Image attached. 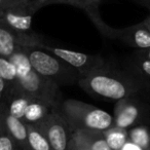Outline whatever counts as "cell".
Here are the masks:
<instances>
[{
	"label": "cell",
	"instance_id": "1",
	"mask_svg": "<svg viewBox=\"0 0 150 150\" xmlns=\"http://www.w3.org/2000/svg\"><path fill=\"white\" fill-rule=\"evenodd\" d=\"M78 86L88 95L107 101H119L134 95L150 96V86L131 71L107 64L79 78Z\"/></svg>",
	"mask_w": 150,
	"mask_h": 150
},
{
	"label": "cell",
	"instance_id": "17",
	"mask_svg": "<svg viewBox=\"0 0 150 150\" xmlns=\"http://www.w3.org/2000/svg\"><path fill=\"white\" fill-rule=\"evenodd\" d=\"M129 140L144 150H150V129L147 125H140L129 131Z\"/></svg>",
	"mask_w": 150,
	"mask_h": 150
},
{
	"label": "cell",
	"instance_id": "24",
	"mask_svg": "<svg viewBox=\"0 0 150 150\" xmlns=\"http://www.w3.org/2000/svg\"><path fill=\"white\" fill-rule=\"evenodd\" d=\"M134 1H136V2L140 3V4L144 5V6L148 7L150 9V0H134Z\"/></svg>",
	"mask_w": 150,
	"mask_h": 150
},
{
	"label": "cell",
	"instance_id": "10",
	"mask_svg": "<svg viewBox=\"0 0 150 150\" xmlns=\"http://www.w3.org/2000/svg\"><path fill=\"white\" fill-rule=\"evenodd\" d=\"M32 100H33L32 97L22 92L19 88V86H17L6 95L3 102L6 105L9 114L13 115L16 118L23 120L28 105L30 104Z\"/></svg>",
	"mask_w": 150,
	"mask_h": 150
},
{
	"label": "cell",
	"instance_id": "25",
	"mask_svg": "<svg viewBox=\"0 0 150 150\" xmlns=\"http://www.w3.org/2000/svg\"><path fill=\"white\" fill-rule=\"evenodd\" d=\"M144 23H145L146 24V25H147L148 26V28H149V29H150V22L149 21H147V20H144Z\"/></svg>",
	"mask_w": 150,
	"mask_h": 150
},
{
	"label": "cell",
	"instance_id": "9",
	"mask_svg": "<svg viewBox=\"0 0 150 150\" xmlns=\"http://www.w3.org/2000/svg\"><path fill=\"white\" fill-rule=\"evenodd\" d=\"M110 38L120 40L137 50L150 47V29L144 21L123 29H112Z\"/></svg>",
	"mask_w": 150,
	"mask_h": 150
},
{
	"label": "cell",
	"instance_id": "27",
	"mask_svg": "<svg viewBox=\"0 0 150 150\" xmlns=\"http://www.w3.org/2000/svg\"><path fill=\"white\" fill-rule=\"evenodd\" d=\"M84 150H91V149H90V148H88V149H84Z\"/></svg>",
	"mask_w": 150,
	"mask_h": 150
},
{
	"label": "cell",
	"instance_id": "18",
	"mask_svg": "<svg viewBox=\"0 0 150 150\" xmlns=\"http://www.w3.org/2000/svg\"><path fill=\"white\" fill-rule=\"evenodd\" d=\"M27 1L28 0H0V17L11 8Z\"/></svg>",
	"mask_w": 150,
	"mask_h": 150
},
{
	"label": "cell",
	"instance_id": "19",
	"mask_svg": "<svg viewBox=\"0 0 150 150\" xmlns=\"http://www.w3.org/2000/svg\"><path fill=\"white\" fill-rule=\"evenodd\" d=\"M0 150H13V141L8 136H0Z\"/></svg>",
	"mask_w": 150,
	"mask_h": 150
},
{
	"label": "cell",
	"instance_id": "16",
	"mask_svg": "<svg viewBox=\"0 0 150 150\" xmlns=\"http://www.w3.org/2000/svg\"><path fill=\"white\" fill-rule=\"evenodd\" d=\"M129 71L150 86V60L133 54L129 65Z\"/></svg>",
	"mask_w": 150,
	"mask_h": 150
},
{
	"label": "cell",
	"instance_id": "3",
	"mask_svg": "<svg viewBox=\"0 0 150 150\" xmlns=\"http://www.w3.org/2000/svg\"><path fill=\"white\" fill-rule=\"evenodd\" d=\"M59 107L67 123L75 127L77 131L105 132L114 125L112 115L81 101L68 99Z\"/></svg>",
	"mask_w": 150,
	"mask_h": 150
},
{
	"label": "cell",
	"instance_id": "7",
	"mask_svg": "<svg viewBox=\"0 0 150 150\" xmlns=\"http://www.w3.org/2000/svg\"><path fill=\"white\" fill-rule=\"evenodd\" d=\"M46 44L40 36L30 32H20L0 21V57L11 58L21 47H41Z\"/></svg>",
	"mask_w": 150,
	"mask_h": 150
},
{
	"label": "cell",
	"instance_id": "23",
	"mask_svg": "<svg viewBox=\"0 0 150 150\" xmlns=\"http://www.w3.org/2000/svg\"><path fill=\"white\" fill-rule=\"evenodd\" d=\"M63 3H66V4H70L73 5L75 7H79V4H78V0H62Z\"/></svg>",
	"mask_w": 150,
	"mask_h": 150
},
{
	"label": "cell",
	"instance_id": "6",
	"mask_svg": "<svg viewBox=\"0 0 150 150\" xmlns=\"http://www.w3.org/2000/svg\"><path fill=\"white\" fill-rule=\"evenodd\" d=\"M54 3H63L62 0H28L13 7L0 17V21L20 32H29L32 20L38 9Z\"/></svg>",
	"mask_w": 150,
	"mask_h": 150
},
{
	"label": "cell",
	"instance_id": "20",
	"mask_svg": "<svg viewBox=\"0 0 150 150\" xmlns=\"http://www.w3.org/2000/svg\"><path fill=\"white\" fill-rule=\"evenodd\" d=\"M7 90H8V88H7L6 82L0 77V103L4 101L5 96L7 94Z\"/></svg>",
	"mask_w": 150,
	"mask_h": 150
},
{
	"label": "cell",
	"instance_id": "21",
	"mask_svg": "<svg viewBox=\"0 0 150 150\" xmlns=\"http://www.w3.org/2000/svg\"><path fill=\"white\" fill-rule=\"evenodd\" d=\"M120 150H144V149L142 147H140V146H138L137 144L127 140V142L122 146V148Z\"/></svg>",
	"mask_w": 150,
	"mask_h": 150
},
{
	"label": "cell",
	"instance_id": "5",
	"mask_svg": "<svg viewBox=\"0 0 150 150\" xmlns=\"http://www.w3.org/2000/svg\"><path fill=\"white\" fill-rule=\"evenodd\" d=\"M150 96L134 95L117 101L114 108V125L129 129L149 120Z\"/></svg>",
	"mask_w": 150,
	"mask_h": 150
},
{
	"label": "cell",
	"instance_id": "4",
	"mask_svg": "<svg viewBox=\"0 0 150 150\" xmlns=\"http://www.w3.org/2000/svg\"><path fill=\"white\" fill-rule=\"evenodd\" d=\"M32 67L37 73L59 86L77 83L80 75L62 59L41 47H24Z\"/></svg>",
	"mask_w": 150,
	"mask_h": 150
},
{
	"label": "cell",
	"instance_id": "11",
	"mask_svg": "<svg viewBox=\"0 0 150 150\" xmlns=\"http://www.w3.org/2000/svg\"><path fill=\"white\" fill-rule=\"evenodd\" d=\"M0 108H1V116L4 127H6L9 135L15 140L19 142L28 141V129L27 125L23 120L19 118H16L13 115L9 114L7 107L4 102L0 103Z\"/></svg>",
	"mask_w": 150,
	"mask_h": 150
},
{
	"label": "cell",
	"instance_id": "28",
	"mask_svg": "<svg viewBox=\"0 0 150 150\" xmlns=\"http://www.w3.org/2000/svg\"><path fill=\"white\" fill-rule=\"evenodd\" d=\"M73 150H76V149H73Z\"/></svg>",
	"mask_w": 150,
	"mask_h": 150
},
{
	"label": "cell",
	"instance_id": "26",
	"mask_svg": "<svg viewBox=\"0 0 150 150\" xmlns=\"http://www.w3.org/2000/svg\"><path fill=\"white\" fill-rule=\"evenodd\" d=\"M146 20H147V21H149V22H150V16H149V17H148V18H147V19H146Z\"/></svg>",
	"mask_w": 150,
	"mask_h": 150
},
{
	"label": "cell",
	"instance_id": "8",
	"mask_svg": "<svg viewBox=\"0 0 150 150\" xmlns=\"http://www.w3.org/2000/svg\"><path fill=\"white\" fill-rule=\"evenodd\" d=\"M41 48L47 50L48 52L54 54L58 58L62 59L69 66H71L79 73L80 77L97 70V69L103 68L107 65L106 61L101 56L83 54V52H74V50H68V48L50 46L48 44H43Z\"/></svg>",
	"mask_w": 150,
	"mask_h": 150
},
{
	"label": "cell",
	"instance_id": "13",
	"mask_svg": "<svg viewBox=\"0 0 150 150\" xmlns=\"http://www.w3.org/2000/svg\"><path fill=\"white\" fill-rule=\"evenodd\" d=\"M0 77L6 82L7 88H8L7 94L18 86L17 69L8 58L0 57Z\"/></svg>",
	"mask_w": 150,
	"mask_h": 150
},
{
	"label": "cell",
	"instance_id": "2",
	"mask_svg": "<svg viewBox=\"0 0 150 150\" xmlns=\"http://www.w3.org/2000/svg\"><path fill=\"white\" fill-rule=\"evenodd\" d=\"M8 59L17 69L18 86L22 92L33 99L47 102L52 106H59L60 86L34 70L24 47L18 50Z\"/></svg>",
	"mask_w": 150,
	"mask_h": 150
},
{
	"label": "cell",
	"instance_id": "14",
	"mask_svg": "<svg viewBox=\"0 0 150 150\" xmlns=\"http://www.w3.org/2000/svg\"><path fill=\"white\" fill-rule=\"evenodd\" d=\"M106 142L112 150H120L129 140V132L115 125L103 132Z\"/></svg>",
	"mask_w": 150,
	"mask_h": 150
},
{
	"label": "cell",
	"instance_id": "12",
	"mask_svg": "<svg viewBox=\"0 0 150 150\" xmlns=\"http://www.w3.org/2000/svg\"><path fill=\"white\" fill-rule=\"evenodd\" d=\"M52 107L56 106H52L44 101L33 99L28 105L23 121L26 125H39L47 117Z\"/></svg>",
	"mask_w": 150,
	"mask_h": 150
},
{
	"label": "cell",
	"instance_id": "22",
	"mask_svg": "<svg viewBox=\"0 0 150 150\" xmlns=\"http://www.w3.org/2000/svg\"><path fill=\"white\" fill-rule=\"evenodd\" d=\"M134 54L140 57V58H144V59H147V60H150V47L146 48V50H136V52H134Z\"/></svg>",
	"mask_w": 150,
	"mask_h": 150
},
{
	"label": "cell",
	"instance_id": "15",
	"mask_svg": "<svg viewBox=\"0 0 150 150\" xmlns=\"http://www.w3.org/2000/svg\"><path fill=\"white\" fill-rule=\"evenodd\" d=\"M28 144L33 150H50V144L42 131L36 125H27Z\"/></svg>",
	"mask_w": 150,
	"mask_h": 150
}]
</instances>
